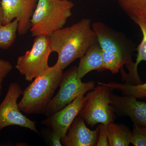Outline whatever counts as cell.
<instances>
[{
  "mask_svg": "<svg viewBox=\"0 0 146 146\" xmlns=\"http://www.w3.org/2000/svg\"><path fill=\"white\" fill-rule=\"evenodd\" d=\"M86 95V101L78 116L91 127L98 123L108 125L114 122L115 113L111 104L110 95L113 89L99 82Z\"/></svg>",
  "mask_w": 146,
  "mask_h": 146,
  "instance_id": "cell-5",
  "label": "cell"
},
{
  "mask_svg": "<svg viewBox=\"0 0 146 146\" xmlns=\"http://www.w3.org/2000/svg\"><path fill=\"white\" fill-rule=\"evenodd\" d=\"M92 27L101 47L106 70L113 74L121 71L123 81L137 85L143 83L135 62L132 60L135 45L121 32L102 22H95Z\"/></svg>",
  "mask_w": 146,
  "mask_h": 146,
  "instance_id": "cell-1",
  "label": "cell"
},
{
  "mask_svg": "<svg viewBox=\"0 0 146 146\" xmlns=\"http://www.w3.org/2000/svg\"><path fill=\"white\" fill-rule=\"evenodd\" d=\"M130 142L135 146H146V126L133 123Z\"/></svg>",
  "mask_w": 146,
  "mask_h": 146,
  "instance_id": "cell-19",
  "label": "cell"
},
{
  "mask_svg": "<svg viewBox=\"0 0 146 146\" xmlns=\"http://www.w3.org/2000/svg\"><path fill=\"white\" fill-rule=\"evenodd\" d=\"M49 138L52 145L61 146V138L57 134L51 131L49 133Z\"/></svg>",
  "mask_w": 146,
  "mask_h": 146,
  "instance_id": "cell-22",
  "label": "cell"
},
{
  "mask_svg": "<svg viewBox=\"0 0 146 146\" xmlns=\"http://www.w3.org/2000/svg\"><path fill=\"white\" fill-rule=\"evenodd\" d=\"M3 14L2 8L1 1H0V25L3 24Z\"/></svg>",
  "mask_w": 146,
  "mask_h": 146,
  "instance_id": "cell-23",
  "label": "cell"
},
{
  "mask_svg": "<svg viewBox=\"0 0 146 146\" xmlns=\"http://www.w3.org/2000/svg\"><path fill=\"white\" fill-rule=\"evenodd\" d=\"M92 24L89 18H83L71 26L58 30L49 36L52 52L58 54L56 63L63 70L82 57L98 42Z\"/></svg>",
  "mask_w": 146,
  "mask_h": 146,
  "instance_id": "cell-2",
  "label": "cell"
},
{
  "mask_svg": "<svg viewBox=\"0 0 146 146\" xmlns=\"http://www.w3.org/2000/svg\"><path fill=\"white\" fill-rule=\"evenodd\" d=\"M132 21L138 25L143 34L142 41L136 49L137 54L135 65L138 68V65L141 61H146V22L139 19H135Z\"/></svg>",
  "mask_w": 146,
  "mask_h": 146,
  "instance_id": "cell-18",
  "label": "cell"
},
{
  "mask_svg": "<svg viewBox=\"0 0 146 146\" xmlns=\"http://www.w3.org/2000/svg\"><path fill=\"white\" fill-rule=\"evenodd\" d=\"M99 132V126L95 130H90L83 119L78 116L73 121L61 142L65 146H96Z\"/></svg>",
  "mask_w": 146,
  "mask_h": 146,
  "instance_id": "cell-12",
  "label": "cell"
},
{
  "mask_svg": "<svg viewBox=\"0 0 146 146\" xmlns=\"http://www.w3.org/2000/svg\"><path fill=\"white\" fill-rule=\"evenodd\" d=\"M107 131L109 146H128L131 143V131L124 125L110 123Z\"/></svg>",
  "mask_w": 146,
  "mask_h": 146,
  "instance_id": "cell-14",
  "label": "cell"
},
{
  "mask_svg": "<svg viewBox=\"0 0 146 146\" xmlns=\"http://www.w3.org/2000/svg\"><path fill=\"white\" fill-rule=\"evenodd\" d=\"M104 85L110 87L113 90L121 91L123 96H131L136 98L146 99V82L134 85L126 83L110 82L103 83Z\"/></svg>",
  "mask_w": 146,
  "mask_h": 146,
  "instance_id": "cell-16",
  "label": "cell"
},
{
  "mask_svg": "<svg viewBox=\"0 0 146 146\" xmlns=\"http://www.w3.org/2000/svg\"><path fill=\"white\" fill-rule=\"evenodd\" d=\"M131 96H119L111 94V104L115 114L121 116H128L133 123L146 126V103L138 101Z\"/></svg>",
  "mask_w": 146,
  "mask_h": 146,
  "instance_id": "cell-11",
  "label": "cell"
},
{
  "mask_svg": "<svg viewBox=\"0 0 146 146\" xmlns=\"http://www.w3.org/2000/svg\"><path fill=\"white\" fill-rule=\"evenodd\" d=\"M63 70L56 63L35 78L23 91L18 103L20 110L28 114H44L60 85Z\"/></svg>",
  "mask_w": 146,
  "mask_h": 146,
  "instance_id": "cell-3",
  "label": "cell"
},
{
  "mask_svg": "<svg viewBox=\"0 0 146 146\" xmlns=\"http://www.w3.org/2000/svg\"><path fill=\"white\" fill-rule=\"evenodd\" d=\"M52 52L49 36H35L31 49L18 57L16 68L26 80L32 81L49 67L48 62Z\"/></svg>",
  "mask_w": 146,
  "mask_h": 146,
  "instance_id": "cell-7",
  "label": "cell"
},
{
  "mask_svg": "<svg viewBox=\"0 0 146 146\" xmlns=\"http://www.w3.org/2000/svg\"><path fill=\"white\" fill-rule=\"evenodd\" d=\"M120 8L133 21L139 19L146 22V0H117Z\"/></svg>",
  "mask_w": 146,
  "mask_h": 146,
  "instance_id": "cell-15",
  "label": "cell"
},
{
  "mask_svg": "<svg viewBox=\"0 0 146 146\" xmlns=\"http://www.w3.org/2000/svg\"><path fill=\"white\" fill-rule=\"evenodd\" d=\"M23 91L18 83L12 82L9 84L5 96L0 104V131L16 125L38 133L36 122L23 115L18 107V100Z\"/></svg>",
  "mask_w": 146,
  "mask_h": 146,
  "instance_id": "cell-8",
  "label": "cell"
},
{
  "mask_svg": "<svg viewBox=\"0 0 146 146\" xmlns=\"http://www.w3.org/2000/svg\"><path fill=\"white\" fill-rule=\"evenodd\" d=\"M12 64L8 60L0 59V96L5 79L13 70Z\"/></svg>",
  "mask_w": 146,
  "mask_h": 146,
  "instance_id": "cell-20",
  "label": "cell"
},
{
  "mask_svg": "<svg viewBox=\"0 0 146 146\" xmlns=\"http://www.w3.org/2000/svg\"><path fill=\"white\" fill-rule=\"evenodd\" d=\"M99 126L100 127V132L96 146H109L107 131V125L101 123Z\"/></svg>",
  "mask_w": 146,
  "mask_h": 146,
  "instance_id": "cell-21",
  "label": "cell"
},
{
  "mask_svg": "<svg viewBox=\"0 0 146 146\" xmlns=\"http://www.w3.org/2000/svg\"><path fill=\"white\" fill-rule=\"evenodd\" d=\"M38 0H1L3 19V25L13 20L18 21V33L20 35L26 34L31 28V20Z\"/></svg>",
  "mask_w": 146,
  "mask_h": 146,
  "instance_id": "cell-9",
  "label": "cell"
},
{
  "mask_svg": "<svg viewBox=\"0 0 146 146\" xmlns=\"http://www.w3.org/2000/svg\"><path fill=\"white\" fill-rule=\"evenodd\" d=\"M18 21L15 19L9 23L0 25V48L7 49L15 40L18 32Z\"/></svg>",
  "mask_w": 146,
  "mask_h": 146,
  "instance_id": "cell-17",
  "label": "cell"
},
{
  "mask_svg": "<svg viewBox=\"0 0 146 146\" xmlns=\"http://www.w3.org/2000/svg\"><path fill=\"white\" fill-rule=\"evenodd\" d=\"M94 81L82 82L77 73V67L74 66L63 73L59 91L53 97L44 114L50 116L63 109L67 105L95 88Z\"/></svg>",
  "mask_w": 146,
  "mask_h": 146,
  "instance_id": "cell-6",
  "label": "cell"
},
{
  "mask_svg": "<svg viewBox=\"0 0 146 146\" xmlns=\"http://www.w3.org/2000/svg\"><path fill=\"white\" fill-rule=\"evenodd\" d=\"M86 100L84 96L78 97L63 109L48 116L41 123L57 134L62 140L73 121L81 112Z\"/></svg>",
  "mask_w": 146,
  "mask_h": 146,
  "instance_id": "cell-10",
  "label": "cell"
},
{
  "mask_svg": "<svg viewBox=\"0 0 146 146\" xmlns=\"http://www.w3.org/2000/svg\"><path fill=\"white\" fill-rule=\"evenodd\" d=\"M74 5L69 0H38L31 20L32 36H50L63 28Z\"/></svg>",
  "mask_w": 146,
  "mask_h": 146,
  "instance_id": "cell-4",
  "label": "cell"
},
{
  "mask_svg": "<svg viewBox=\"0 0 146 146\" xmlns=\"http://www.w3.org/2000/svg\"><path fill=\"white\" fill-rule=\"evenodd\" d=\"M105 70L101 47L98 41L80 58L77 67L78 74L82 79L91 71Z\"/></svg>",
  "mask_w": 146,
  "mask_h": 146,
  "instance_id": "cell-13",
  "label": "cell"
}]
</instances>
